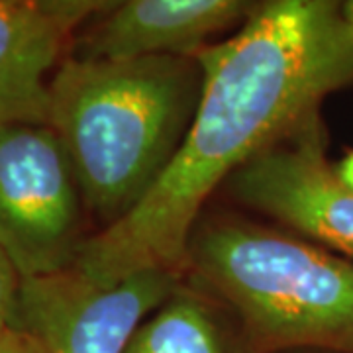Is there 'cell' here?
I'll return each instance as SVG.
<instances>
[{"label": "cell", "mask_w": 353, "mask_h": 353, "mask_svg": "<svg viewBox=\"0 0 353 353\" xmlns=\"http://www.w3.org/2000/svg\"><path fill=\"white\" fill-rule=\"evenodd\" d=\"M273 353H336V352H326V350H285V352H273Z\"/></svg>", "instance_id": "cell-15"}, {"label": "cell", "mask_w": 353, "mask_h": 353, "mask_svg": "<svg viewBox=\"0 0 353 353\" xmlns=\"http://www.w3.org/2000/svg\"><path fill=\"white\" fill-rule=\"evenodd\" d=\"M259 0H130L73 38L69 55L118 59L143 53H190L210 34L250 14Z\"/></svg>", "instance_id": "cell-7"}, {"label": "cell", "mask_w": 353, "mask_h": 353, "mask_svg": "<svg viewBox=\"0 0 353 353\" xmlns=\"http://www.w3.org/2000/svg\"><path fill=\"white\" fill-rule=\"evenodd\" d=\"M190 53L202 71L192 122L143 201L81 245L73 267L94 281L185 273L190 232L218 185L353 83L343 0H259L236 36Z\"/></svg>", "instance_id": "cell-1"}, {"label": "cell", "mask_w": 353, "mask_h": 353, "mask_svg": "<svg viewBox=\"0 0 353 353\" xmlns=\"http://www.w3.org/2000/svg\"><path fill=\"white\" fill-rule=\"evenodd\" d=\"M20 289V275L10 257L0 248V332L12 326Z\"/></svg>", "instance_id": "cell-11"}, {"label": "cell", "mask_w": 353, "mask_h": 353, "mask_svg": "<svg viewBox=\"0 0 353 353\" xmlns=\"http://www.w3.org/2000/svg\"><path fill=\"white\" fill-rule=\"evenodd\" d=\"M343 18L353 28V0H343Z\"/></svg>", "instance_id": "cell-14"}, {"label": "cell", "mask_w": 353, "mask_h": 353, "mask_svg": "<svg viewBox=\"0 0 353 353\" xmlns=\"http://www.w3.org/2000/svg\"><path fill=\"white\" fill-rule=\"evenodd\" d=\"M124 353H253L238 318L222 301L183 275L148 316Z\"/></svg>", "instance_id": "cell-9"}, {"label": "cell", "mask_w": 353, "mask_h": 353, "mask_svg": "<svg viewBox=\"0 0 353 353\" xmlns=\"http://www.w3.org/2000/svg\"><path fill=\"white\" fill-rule=\"evenodd\" d=\"M226 185L255 212L353 261V192L326 157L320 114L255 153Z\"/></svg>", "instance_id": "cell-6"}, {"label": "cell", "mask_w": 353, "mask_h": 353, "mask_svg": "<svg viewBox=\"0 0 353 353\" xmlns=\"http://www.w3.org/2000/svg\"><path fill=\"white\" fill-rule=\"evenodd\" d=\"M0 353H46L39 340L28 330L8 326L0 332Z\"/></svg>", "instance_id": "cell-12"}, {"label": "cell", "mask_w": 353, "mask_h": 353, "mask_svg": "<svg viewBox=\"0 0 353 353\" xmlns=\"http://www.w3.org/2000/svg\"><path fill=\"white\" fill-rule=\"evenodd\" d=\"M334 169H336V175L340 179L341 185L353 192V150L345 153L340 159V163L334 165Z\"/></svg>", "instance_id": "cell-13"}, {"label": "cell", "mask_w": 353, "mask_h": 353, "mask_svg": "<svg viewBox=\"0 0 353 353\" xmlns=\"http://www.w3.org/2000/svg\"><path fill=\"white\" fill-rule=\"evenodd\" d=\"M185 273L143 269L94 281L73 265L20 277L12 326L28 330L46 353H124L139 324L175 290Z\"/></svg>", "instance_id": "cell-5"}, {"label": "cell", "mask_w": 353, "mask_h": 353, "mask_svg": "<svg viewBox=\"0 0 353 353\" xmlns=\"http://www.w3.org/2000/svg\"><path fill=\"white\" fill-rule=\"evenodd\" d=\"M43 18L59 28L67 38H75L81 26H90L122 8L130 0H28Z\"/></svg>", "instance_id": "cell-10"}, {"label": "cell", "mask_w": 353, "mask_h": 353, "mask_svg": "<svg viewBox=\"0 0 353 353\" xmlns=\"http://www.w3.org/2000/svg\"><path fill=\"white\" fill-rule=\"evenodd\" d=\"M75 171L50 126L0 122V248L20 277L75 263L83 236Z\"/></svg>", "instance_id": "cell-4"}, {"label": "cell", "mask_w": 353, "mask_h": 353, "mask_svg": "<svg viewBox=\"0 0 353 353\" xmlns=\"http://www.w3.org/2000/svg\"><path fill=\"white\" fill-rule=\"evenodd\" d=\"M192 53L118 59L65 55L50 81L48 126L102 228L130 214L175 157L201 99Z\"/></svg>", "instance_id": "cell-2"}, {"label": "cell", "mask_w": 353, "mask_h": 353, "mask_svg": "<svg viewBox=\"0 0 353 353\" xmlns=\"http://www.w3.org/2000/svg\"><path fill=\"white\" fill-rule=\"evenodd\" d=\"M69 46L28 0H0V122L48 126L50 81Z\"/></svg>", "instance_id": "cell-8"}, {"label": "cell", "mask_w": 353, "mask_h": 353, "mask_svg": "<svg viewBox=\"0 0 353 353\" xmlns=\"http://www.w3.org/2000/svg\"><path fill=\"white\" fill-rule=\"evenodd\" d=\"M185 275L232 310L253 353H353V261L294 232L202 214Z\"/></svg>", "instance_id": "cell-3"}]
</instances>
